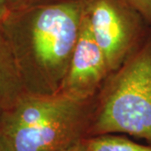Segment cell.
<instances>
[{
    "instance_id": "cell-6",
    "label": "cell",
    "mask_w": 151,
    "mask_h": 151,
    "mask_svg": "<svg viewBox=\"0 0 151 151\" xmlns=\"http://www.w3.org/2000/svg\"><path fill=\"white\" fill-rule=\"evenodd\" d=\"M24 93L14 56L0 27V108H10Z\"/></svg>"
},
{
    "instance_id": "cell-13",
    "label": "cell",
    "mask_w": 151,
    "mask_h": 151,
    "mask_svg": "<svg viewBox=\"0 0 151 151\" xmlns=\"http://www.w3.org/2000/svg\"><path fill=\"white\" fill-rule=\"evenodd\" d=\"M2 112H3V109L0 108V117H1V114H2Z\"/></svg>"
},
{
    "instance_id": "cell-12",
    "label": "cell",
    "mask_w": 151,
    "mask_h": 151,
    "mask_svg": "<svg viewBox=\"0 0 151 151\" xmlns=\"http://www.w3.org/2000/svg\"><path fill=\"white\" fill-rule=\"evenodd\" d=\"M0 151H9L8 148L6 147L5 144H4V142L2 139L1 136H0Z\"/></svg>"
},
{
    "instance_id": "cell-11",
    "label": "cell",
    "mask_w": 151,
    "mask_h": 151,
    "mask_svg": "<svg viewBox=\"0 0 151 151\" xmlns=\"http://www.w3.org/2000/svg\"><path fill=\"white\" fill-rule=\"evenodd\" d=\"M86 139L76 142L74 145H70V147L66 148L65 150L62 151H87L86 145Z\"/></svg>"
},
{
    "instance_id": "cell-8",
    "label": "cell",
    "mask_w": 151,
    "mask_h": 151,
    "mask_svg": "<svg viewBox=\"0 0 151 151\" xmlns=\"http://www.w3.org/2000/svg\"><path fill=\"white\" fill-rule=\"evenodd\" d=\"M138 13L151 29V0H120Z\"/></svg>"
},
{
    "instance_id": "cell-3",
    "label": "cell",
    "mask_w": 151,
    "mask_h": 151,
    "mask_svg": "<svg viewBox=\"0 0 151 151\" xmlns=\"http://www.w3.org/2000/svg\"><path fill=\"white\" fill-rule=\"evenodd\" d=\"M117 133L151 145V30L95 98L88 137Z\"/></svg>"
},
{
    "instance_id": "cell-9",
    "label": "cell",
    "mask_w": 151,
    "mask_h": 151,
    "mask_svg": "<svg viewBox=\"0 0 151 151\" xmlns=\"http://www.w3.org/2000/svg\"><path fill=\"white\" fill-rule=\"evenodd\" d=\"M7 1H8L9 10L13 11L32 5L34 4L41 2L43 0H7Z\"/></svg>"
},
{
    "instance_id": "cell-7",
    "label": "cell",
    "mask_w": 151,
    "mask_h": 151,
    "mask_svg": "<svg viewBox=\"0 0 151 151\" xmlns=\"http://www.w3.org/2000/svg\"><path fill=\"white\" fill-rule=\"evenodd\" d=\"M87 151H151V145H144L129 139L113 134H103L86 139Z\"/></svg>"
},
{
    "instance_id": "cell-2",
    "label": "cell",
    "mask_w": 151,
    "mask_h": 151,
    "mask_svg": "<svg viewBox=\"0 0 151 151\" xmlns=\"http://www.w3.org/2000/svg\"><path fill=\"white\" fill-rule=\"evenodd\" d=\"M96 97L24 93L3 110L0 136L9 151H62L88 138Z\"/></svg>"
},
{
    "instance_id": "cell-5",
    "label": "cell",
    "mask_w": 151,
    "mask_h": 151,
    "mask_svg": "<svg viewBox=\"0 0 151 151\" xmlns=\"http://www.w3.org/2000/svg\"><path fill=\"white\" fill-rule=\"evenodd\" d=\"M110 73L106 57L83 11L80 33L59 93L79 99L92 98Z\"/></svg>"
},
{
    "instance_id": "cell-4",
    "label": "cell",
    "mask_w": 151,
    "mask_h": 151,
    "mask_svg": "<svg viewBox=\"0 0 151 151\" xmlns=\"http://www.w3.org/2000/svg\"><path fill=\"white\" fill-rule=\"evenodd\" d=\"M83 11L111 73L122 65L151 30L138 13L120 0H83Z\"/></svg>"
},
{
    "instance_id": "cell-10",
    "label": "cell",
    "mask_w": 151,
    "mask_h": 151,
    "mask_svg": "<svg viewBox=\"0 0 151 151\" xmlns=\"http://www.w3.org/2000/svg\"><path fill=\"white\" fill-rule=\"evenodd\" d=\"M10 10L7 0H0V26L9 14Z\"/></svg>"
},
{
    "instance_id": "cell-1",
    "label": "cell",
    "mask_w": 151,
    "mask_h": 151,
    "mask_svg": "<svg viewBox=\"0 0 151 151\" xmlns=\"http://www.w3.org/2000/svg\"><path fill=\"white\" fill-rule=\"evenodd\" d=\"M83 0H43L10 11L1 29L25 93L58 94L81 29Z\"/></svg>"
}]
</instances>
